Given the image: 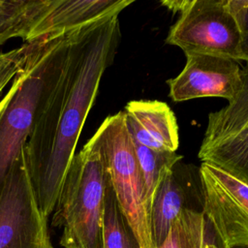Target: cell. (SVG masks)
<instances>
[{
  "label": "cell",
  "instance_id": "obj_1",
  "mask_svg": "<svg viewBox=\"0 0 248 248\" xmlns=\"http://www.w3.org/2000/svg\"><path fill=\"white\" fill-rule=\"evenodd\" d=\"M118 16L109 15L71 32L62 70L42 101L24 145L25 166L46 218L54 210L103 74L114 59L121 36Z\"/></svg>",
  "mask_w": 248,
  "mask_h": 248
},
{
  "label": "cell",
  "instance_id": "obj_2",
  "mask_svg": "<svg viewBox=\"0 0 248 248\" xmlns=\"http://www.w3.org/2000/svg\"><path fill=\"white\" fill-rule=\"evenodd\" d=\"M72 31L45 37L0 100V195L23 152L42 101L62 70Z\"/></svg>",
  "mask_w": 248,
  "mask_h": 248
},
{
  "label": "cell",
  "instance_id": "obj_3",
  "mask_svg": "<svg viewBox=\"0 0 248 248\" xmlns=\"http://www.w3.org/2000/svg\"><path fill=\"white\" fill-rule=\"evenodd\" d=\"M108 174L96 133L75 154L64 176L51 226L62 228L64 248H103L102 224Z\"/></svg>",
  "mask_w": 248,
  "mask_h": 248
},
{
  "label": "cell",
  "instance_id": "obj_4",
  "mask_svg": "<svg viewBox=\"0 0 248 248\" xmlns=\"http://www.w3.org/2000/svg\"><path fill=\"white\" fill-rule=\"evenodd\" d=\"M95 133L101 144L108 177L124 217L141 248H155L143 180L124 111L108 115Z\"/></svg>",
  "mask_w": 248,
  "mask_h": 248
},
{
  "label": "cell",
  "instance_id": "obj_5",
  "mask_svg": "<svg viewBox=\"0 0 248 248\" xmlns=\"http://www.w3.org/2000/svg\"><path fill=\"white\" fill-rule=\"evenodd\" d=\"M166 43L185 54L202 53L240 61L239 31L228 0H185Z\"/></svg>",
  "mask_w": 248,
  "mask_h": 248
},
{
  "label": "cell",
  "instance_id": "obj_6",
  "mask_svg": "<svg viewBox=\"0 0 248 248\" xmlns=\"http://www.w3.org/2000/svg\"><path fill=\"white\" fill-rule=\"evenodd\" d=\"M0 248H53L23 152L11 168L0 195Z\"/></svg>",
  "mask_w": 248,
  "mask_h": 248
},
{
  "label": "cell",
  "instance_id": "obj_7",
  "mask_svg": "<svg viewBox=\"0 0 248 248\" xmlns=\"http://www.w3.org/2000/svg\"><path fill=\"white\" fill-rule=\"evenodd\" d=\"M202 213L225 248L248 246V186L218 168H200Z\"/></svg>",
  "mask_w": 248,
  "mask_h": 248
},
{
  "label": "cell",
  "instance_id": "obj_8",
  "mask_svg": "<svg viewBox=\"0 0 248 248\" xmlns=\"http://www.w3.org/2000/svg\"><path fill=\"white\" fill-rule=\"evenodd\" d=\"M182 71L167 81L170 97L184 102L203 97L232 100L242 86V68L237 60L202 53H188Z\"/></svg>",
  "mask_w": 248,
  "mask_h": 248
},
{
  "label": "cell",
  "instance_id": "obj_9",
  "mask_svg": "<svg viewBox=\"0 0 248 248\" xmlns=\"http://www.w3.org/2000/svg\"><path fill=\"white\" fill-rule=\"evenodd\" d=\"M124 114L127 130L135 143L157 151H176L178 126L169 105L157 100L131 101Z\"/></svg>",
  "mask_w": 248,
  "mask_h": 248
},
{
  "label": "cell",
  "instance_id": "obj_10",
  "mask_svg": "<svg viewBox=\"0 0 248 248\" xmlns=\"http://www.w3.org/2000/svg\"><path fill=\"white\" fill-rule=\"evenodd\" d=\"M134 0H50L26 42L68 33L102 17L120 14Z\"/></svg>",
  "mask_w": 248,
  "mask_h": 248
},
{
  "label": "cell",
  "instance_id": "obj_11",
  "mask_svg": "<svg viewBox=\"0 0 248 248\" xmlns=\"http://www.w3.org/2000/svg\"><path fill=\"white\" fill-rule=\"evenodd\" d=\"M199 158L248 186V127L212 144L201 146Z\"/></svg>",
  "mask_w": 248,
  "mask_h": 248
},
{
  "label": "cell",
  "instance_id": "obj_12",
  "mask_svg": "<svg viewBox=\"0 0 248 248\" xmlns=\"http://www.w3.org/2000/svg\"><path fill=\"white\" fill-rule=\"evenodd\" d=\"M185 204L186 193L183 186L176 179L174 171L169 172L160 182L151 204L150 227L155 248L164 241L179 214L185 208H190Z\"/></svg>",
  "mask_w": 248,
  "mask_h": 248
},
{
  "label": "cell",
  "instance_id": "obj_13",
  "mask_svg": "<svg viewBox=\"0 0 248 248\" xmlns=\"http://www.w3.org/2000/svg\"><path fill=\"white\" fill-rule=\"evenodd\" d=\"M242 86L223 108L211 112L201 146L215 141L248 127V64L242 68Z\"/></svg>",
  "mask_w": 248,
  "mask_h": 248
},
{
  "label": "cell",
  "instance_id": "obj_14",
  "mask_svg": "<svg viewBox=\"0 0 248 248\" xmlns=\"http://www.w3.org/2000/svg\"><path fill=\"white\" fill-rule=\"evenodd\" d=\"M50 0H0V46L14 38L27 41Z\"/></svg>",
  "mask_w": 248,
  "mask_h": 248
},
{
  "label": "cell",
  "instance_id": "obj_15",
  "mask_svg": "<svg viewBox=\"0 0 248 248\" xmlns=\"http://www.w3.org/2000/svg\"><path fill=\"white\" fill-rule=\"evenodd\" d=\"M102 245L103 248H141L118 205L108 177L104 202Z\"/></svg>",
  "mask_w": 248,
  "mask_h": 248
},
{
  "label": "cell",
  "instance_id": "obj_16",
  "mask_svg": "<svg viewBox=\"0 0 248 248\" xmlns=\"http://www.w3.org/2000/svg\"><path fill=\"white\" fill-rule=\"evenodd\" d=\"M134 143V150L142 176L146 203L151 210L154 194L166 174L173 171L174 165L182 159L175 152L157 151L143 145Z\"/></svg>",
  "mask_w": 248,
  "mask_h": 248
},
{
  "label": "cell",
  "instance_id": "obj_17",
  "mask_svg": "<svg viewBox=\"0 0 248 248\" xmlns=\"http://www.w3.org/2000/svg\"><path fill=\"white\" fill-rule=\"evenodd\" d=\"M205 217L202 211L185 208L157 248H202Z\"/></svg>",
  "mask_w": 248,
  "mask_h": 248
},
{
  "label": "cell",
  "instance_id": "obj_18",
  "mask_svg": "<svg viewBox=\"0 0 248 248\" xmlns=\"http://www.w3.org/2000/svg\"><path fill=\"white\" fill-rule=\"evenodd\" d=\"M44 38L24 42L18 47L0 52V95L4 88L24 67L29 57L40 47Z\"/></svg>",
  "mask_w": 248,
  "mask_h": 248
},
{
  "label": "cell",
  "instance_id": "obj_19",
  "mask_svg": "<svg viewBox=\"0 0 248 248\" xmlns=\"http://www.w3.org/2000/svg\"><path fill=\"white\" fill-rule=\"evenodd\" d=\"M239 31L240 60L248 64V0H228Z\"/></svg>",
  "mask_w": 248,
  "mask_h": 248
},
{
  "label": "cell",
  "instance_id": "obj_20",
  "mask_svg": "<svg viewBox=\"0 0 248 248\" xmlns=\"http://www.w3.org/2000/svg\"><path fill=\"white\" fill-rule=\"evenodd\" d=\"M202 248H225L223 243L220 241L216 233L214 232L211 225L205 218V230L203 236Z\"/></svg>",
  "mask_w": 248,
  "mask_h": 248
},
{
  "label": "cell",
  "instance_id": "obj_21",
  "mask_svg": "<svg viewBox=\"0 0 248 248\" xmlns=\"http://www.w3.org/2000/svg\"><path fill=\"white\" fill-rule=\"evenodd\" d=\"M233 248H248V246H240V247H233Z\"/></svg>",
  "mask_w": 248,
  "mask_h": 248
}]
</instances>
